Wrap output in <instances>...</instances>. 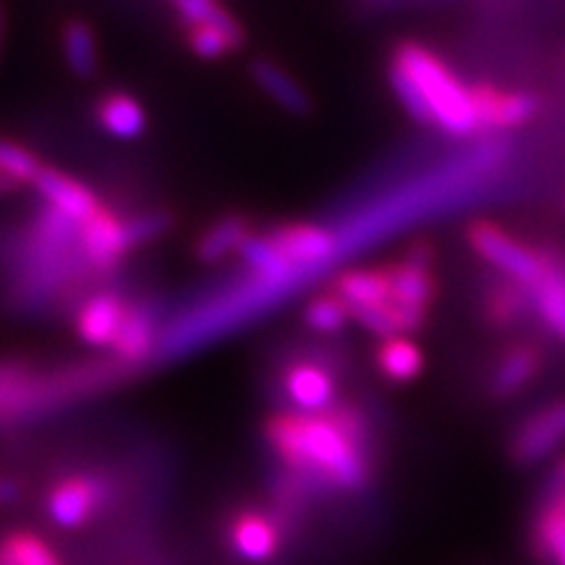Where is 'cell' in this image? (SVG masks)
Returning <instances> with one entry per match:
<instances>
[{"mask_svg": "<svg viewBox=\"0 0 565 565\" xmlns=\"http://www.w3.org/2000/svg\"><path fill=\"white\" fill-rule=\"evenodd\" d=\"M97 124L116 139H139L147 131V110L137 97L126 92H110L97 103Z\"/></svg>", "mask_w": 565, "mask_h": 565, "instance_id": "24", "label": "cell"}, {"mask_svg": "<svg viewBox=\"0 0 565 565\" xmlns=\"http://www.w3.org/2000/svg\"><path fill=\"white\" fill-rule=\"evenodd\" d=\"M542 366H545V356H542V351L534 343L508 345L503 356L498 359V364L492 366L487 391H490L494 401L515 398V395L524 393L540 377Z\"/></svg>", "mask_w": 565, "mask_h": 565, "instance_id": "16", "label": "cell"}, {"mask_svg": "<svg viewBox=\"0 0 565 565\" xmlns=\"http://www.w3.org/2000/svg\"><path fill=\"white\" fill-rule=\"evenodd\" d=\"M475 97L479 126H482L484 137L526 126L540 113V97L532 95V92L500 89L494 84H475Z\"/></svg>", "mask_w": 565, "mask_h": 565, "instance_id": "10", "label": "cell"}, {"mask_svg": "<svg viewBox=\"0 0 565 565\" xmlns=\"http://www.w3.org/2000/svg\"><path fill=\"white\" fill-rule=\"evenodd\" d=\"M252 223L244 215H225L215 221L207 231L196 238L194 254L202 265H217L231 254L242 252L246 238L252 236Z\"/></svg>", "mask_w": 565, "mask_h": 565, "instance_id": "22", "label": "cell"}, {"mask_svg": "<svg viewBox=\"0 0 565 565\" xmlns=\"http://www.w3.org/2000/svg\"><path fill=\"white\" fill-rule=\"evenodd\" d=\"M61 51L66 66L74 71L79 79H89L100 68V51H97V38L89 30L87 21H68L61 32Z\"/></svg>", "mask_w": 565, "mask_h": 565, "instance_id": "27", "label": "cell"}, {"mask_svg": "<svg viewBox=\"0 0 565 565\" xmlns=\"http://www.w3.org/2000/svg\"><path fill=\"white\" fill-rule=\"evenodd\" d=\"M137 370L118 359H87L38 366L24 359H0V429L45 419L82 401L113 391Z\"/></svg>", "mask_w": 565, "mask_h": 565, "instance_id": "2", "label": "cell"}, {"mask_svg": "<svg viewBox=\"0 0 565 565\" xmlns=\"http://www.w3.org/2000/svg\"><path fill=\"white\" fill-rule=\"evenodd\" d=\"M19 186H21V183H17L13 179H9V175H6V173H0V196L13 194V192H17Z\"/></svg>", "mask_w": 565, "mask_h": 565, "instance_id": "35", "label": "cell"}, {"mask_svg": "<svg viewBox=\"0 0 565 565\" xmlns=\"http://www.w3.org/2000/svg\"><path fill=\"white\" fill-rule=\"evenodd\" d=\"M529 309H534L532 294H529L524 286H519V282L500 278V282H494V286L487 288L482 312H484V320L490 322L492 328L498 330L513 328V324L524 320Z\"/></svg>", "mask_w": 565, "mask_h": 565, "instance_id": "25", "label": "cell"}, {"mask_svg": "<svg viewBox=\"0 0 565 565\" xmlns=\"http://www.w3.org/2000/svg\"><path fill=\"white\" fill-rule=\"evenodd\" d=\"M79 249L92 273L116 270L126 254L131 252L129 238H126L124 217H118L116 212L103 207L89 221L79 223Z\"/></svg>", "mask_w": 565, "mask_h": 565, "instance_id": "11", "label": "cell"}, {"mask_svg": "<svg viewBox=\"0 0 565 565\" xmlns=\"http://www.w3.org/2000/svg\"><path fill=\"white\" fill-rule=\"evenodd\" d=\"M282 393L291 401V406L301 414H324L335 408L338 401V383L333 372L320 362H299L288 364L282 372Z\"/></svg>", "mask_w": 565, "mask_h": 565, "instance_id": "12", "label": "cell"}, {"mask_svg": "<svg viewBox=\"0 0 565 565\" xmlns=\"http://www.w3.org/2000/svg\"><path fill=\"white\" fill-rule=\"evenodd\" d=\"M238 257L244 259V265L249 267L254 275H257V282L273 288L278 296L286 294L288 288H291V282L296 280V275H299L296 265L282 254V249L275 244L270 233H252L242 246V252H238Z\"/></svg>", "mask_w": 565, "mask_h": 565, "instance_id": "18", "label": "cell"}, {"mask_svg": "<svg viewBox=\"0 0 565 565\" xmlns=\"http://www.w3.org/2000/svg\"><path fill=\"white\" fill-rule=\"evenodd\" d=\"M84 273L92 270L79 249V223L42 204L19 242L11 294L24 307H40Z\"/></svg>", "mask_w": 565, "mask_h": 565, "instance_id": "3", "label": "cell"}, {"mask_svg": "<svg viewBox=\"0 0 565 565\" xmlns=\"http://www.w3.org/2000/svg\"><path fill=\"white\" fill-rule=\"evenodd\" d=\"M0 45H3V17H0Z\"/></svg>", "mask_w": 565, "mask_h": 565, "instance_id": "36", "label": "cell"}, {"mask_svg": "<svg viewBox=\"0 0 565 565\" xmlns=\"http://www.w3.org/2000/svg\"><path fill=\"white\" fill-rule=\"evenodd\" d=\"M471 252L500 278L519 282L529 294L547 270V249H536L492 221H475L466 231Z\"/></svg>", "mask_w": 565, "mask_h": 565, "instance_id": "5", "label": "cell"}, {"mask_svg": "<svg viewBox=\"0 0 565 565\" xmlns=\"http://www.w3.org/2000/svg\"><path fill=\"white\" fill-rule=\"evenodd\" d=\"M21 498V484L17 479H0V505H11Z\"/></svg>", "mask_w": 565, "mask_h": 565, "instance_id": "33", "label": "cell"}, {"mask_svg": "<svg viewBox=\"0 0 565 565\" xmlns=\"http://www.w3.org/2000/svg\"><path fill=\"white\" fill-rule=\"evenodd\" d=\"M270 236L299 273H315L335 263L343 244L341 233L322 223H286L270 231Z\"/></svg>", "mask_w": 565, "mask_h": 565, "instance_id": "8", "label": "cell"}, {"mask_svg": "<svg viewBox=\"0 0 565 565\" xmlns=\"http://www.w3.org/2000/svg\"><path fill=\"white\" fill-rule=\"evenodd\" d=\"M534 312L565 345V254L547 249V270L532 288Z\"/></svg>", "mask_w": 565, "mask_h": 565, "instance_id": "20", "label": "cell"}, {"mask_svg": "<svg viewBox=\"0 0 565 565\" xmlns=\"http://www.w3.org/2000/svg\"><path fill=\"white\" fill-rule=\"evenodd\" d=\"M0 542L9 550L13 565H61L53 547L32 532H11Z\"/></svg>", "mask_w": 565, "mask_h": 565, "instance_id": "30", "label": "cell"}, {"mask_svg": "<svg viewBox=\"0 0 565 565\" xmlns=\"http://www.w3.org/2000/svg\"><path fill=\"white\" fill-rule=\"evenodd\" d=\"M129 312V301L121 294L100 291L82 301L76 312V335L92 349H113Z\"/></svg>", "mask_w": 565, "mask_h": 565, "instance_id": "15", "label": "cell"}, {"mask_svg": "<svg viewBox=\"0 0 565 565\" xmlns=\"http://www.w3.org/2000/svg\"><path fill=\"white\" fill-rule=\"evenodd\" d=\"M532 545L542 563L565 565V487H545V498L534 513Z\"/></svg>", "mask_w": 565, "mask_h": 565, "instance_id": "19", "label": "cell"}, {"mask_svg": "<svg viewBox=\"0 0 565 565\" xmlns=\"http://www.w3.org/2000/svg\"><path fill=\"white\" fill-rule=\"evenodd\" d=\"M110 487L105 479L76 475L58 482L47 494V513L63 529H79L95 519V513L108 503Z\"/></svg>", "mask_w": 565, "mask_h": 565, "instance_id": "9", "label": "cell"}, {"mask_svg": "<svg viewBox=\"0 0 565 565\" xmlns=\"http://www.w3.org/2000/svg\"><path fill=\"white\" fill-rule=\"evenodd\" d=\"M387 278H391V303L398 307L419 330L437 294L433 249L416 246L404 259L387 267Z\"/></svg>", "mask_w": 565, "mask_h": 565, "instance_id": "6", "label": "cell"}, {"mask_svg": "<svg viewBox=\"0 0 565 565\" xmlns=\"http://www.w3.org/2000/svg\"><path fill=\"white\" fill-rule=\"evenodd\" d=\"M171 215L162 210H145L137 212V215L124 217V228H126V238H129L131 252L139 249V246H147L152 242H158L160 236H166L171 231Z\"/></svg>", "mask_w": 565, "mask_h": 565, "instance_id": "32", "label": "cell"}, {"mask_svg": "<svg viewBox=\"0 0 565 565\" xmlns=\"http://www.w3.org/2000/svg\"><path fill=\"white\" fill-rule=\"evenodd\" d=\"M349 320H353L349 303H345L335 291L315 296V299L307 303V309H303V322H307V328L320 335H338L345 324H349Z\"/></svg>", "mask_w": 565, "mask_h": 565, "instance_id": "28", "label": "cell"}, {"mask_svg": "<svg viewBox=\"0 0 565 565\" xmlns=\"http://www.w3.org/2000/svg\"><path fill=\"white\" fill-rule=\"evenodd\" d=\"M32 186L40 194L42 204L61 212V215H66L74 223L89 221L92 215H97L103 210L100 200H97V194L92 192L87 183H82L68 173L55 171L51 166H42V171L32 181Z\"/></svg>", "mask_w": 565, "mask_h": 565, "instance_id": "13", "label": "cell"}, {"mask_svg": "<svg viewBox=\"0 0 565 565\" xmlns=\"http://www.w3.org/2000/svg\"><path fill=\"white\" fill-rule=\"evenodd\" d=\"M391 63L404 71L422 92V100L429 113V126L458 139L482 134L475 84L471 87L463 84L461 76L433 51L416 45V42H404L395 47Z\"/></svg>", "mask_w": 565, "mask_h": 565, "instance_id": "4", "label": "cell"}, {"mask_svg": "<svg viewBox=\"0 0 565 565\" xmlns=\"http://www.w3.org/2000/svg\"><path fill=\"white\" fill-rule=\"evenodd\" d=\"M42 171V162L30 147L13 139H0V173H6L17 183H32Z\"/></svg>", "mask_w": 565, "mask_h": 565, "instance_id": "31", "label": "cell"}, {"mask_svg": "<svg viewBox=\"0 0 565 565\" xmlns=\"http://www.w3.org/2000/svg\"><path fill=\"white\" fill-rule=\"evenodd\" d=\"M545 487H555V490H563V487H565V450L555 458L553 469H550V475H547Z\"/></svg>", "mask_w": 565, "mask_h": 565, "instance_id": "34", "label": "cell"}, {"mask_svg": "<svg viewBox=\"0 0 565 565\" xmlns=\"http://www.w3.org/2000/svg\"><path fill=\"white\" fill-rule=\"evenodd\" d=\"M565 448V395L540 406L515 427L511 458L519 466H536L561 456Z\"/></svg>", "mask_w": 565, "mask_h": 565, "instance_id": "7", "label": "cell"}, {"mask_svg": "<svg viewBox=\"0 0 565 565\" xmlns=\"http://www.w3.org/2000/svg\"><path fill=\"white\" fill-rule=\"evenodd\" d=\"M252 79L267 100H273L282 110L294 113V116H303V113H309V108H312L307 89L286 68L278 66V63L257 61L252 66Z\"/></svg>", "mask_w": 565, "mask_h": 565, "instance_id": "21", "label": "cell"}, {"mask_svg": "<svg viewBox=\"0 0 565 565\" xmlns=\"http://www.w3.org/2000/svg\"><path fill=\"white\" fill-rule=\"evenodd\" d=\"M244 32H231L217 24H196L189 26V47L204 61L225 58L231 51L242 45Z\"/></svg>", "mask_w": 565, "mask_h": 565, "instance_id": "29", "label": "cell"}, {"mask_svg": "<svg viewBox=\"0 0 565 565\" xmlns=\"http://www.w3.org/2000/svg\"><path fill=\"white\" fill-rule=\"evenodd\" d=\"M162 330L158 328V309L147 301L129 303V312L121 324L116 343H113V359L139 370L147 359L158 356Z\"/></svg>", "mask_w": 565, "mask_h": 565, "instance_id": "14", "label": "cell"}, {"mask_svg": "<svg viewBox=\"0 0 565 565\" xmlns=\"http://www.w3.org/2000/svg\"><path fill=\"white\" fill-rule=\"evenodd\" d=\"M233 553L249 563H267L280 550V529L270 515L259 511H242L233 515L228 526Z\"/></svg>", "mask_w": 565, "mask_h": 565, "instance_id": "17", "label": "cell"}, {"mask_svg": "<svg viewBox=\"0 0 565 565\" xmlns=\"http://www.w3.org/2000/svg\"><path fill=\"white\" fill-rule=\"evenodd\" d=\"M374 362L385 380L391 383H412L424 370V353L412 338H387L380 343L377 353H374Z\"/></svg>", "mask_w": 565, "mask_h": 565, "instance_id": "26", "label": "cell"}, {"mask_svg": "<svg viewBox=\"0 0 565 565\" xmlns=\"http://www.w3.org/2000/svg\"><path fill=\"white\" fill-rule=\"evenodd\" d=\"M265 435L275 456L309 492H359L370 482V427L353 406L324 414H275Z\"/></svg>", "mask_w": 565, "mask_h": 565, "instance_id": "1", "label": "cell"}, {"mask_svg": "<svg viewBox=\"0 0 565 565\" xmlns=\"http://www.w3.org/2000/svg\"><path fill=\"white\" fill-rule=\"evenodd\" d=\"M333 291L349 303V309L391 303V278H387V267L345 270L335 278Z\"/></svg>", "mask_w": 565, "mask_h": 565, "instance_id": "23", "label": "cell"}]
</instances>
